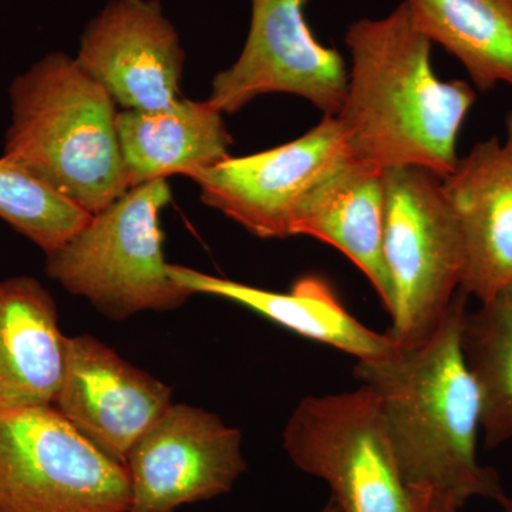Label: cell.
<instances>
[{
  "label": "cell",
  "instance_id": "obj_1",
  "mask_svg": "<svg viewBox=\"0 0 512 512\" xmlns=\"http://www.w3.org/2000/svg\"><path fill=\"white\" fill-rule=\"evenodd\" d=\"M468 295L457 292L436 330L419 345H396L357 360L355 377L377 399L406 483L458 508L471 498L507 497L500 476L477 457L483 406L461 350Z\"/></svg>",
  "mask_w": 512,
  "mask_h": 512
},
{
  "label": "cell",
  "instance_id": "obj_2",
  "mask_svg": "<svg viewBox=\"0 0 512 512\" xmlns=\"http://www.w3.org/2000/svg\"><path fill=\"white\" fill-rule=\"evenodd\" d=\"M352 66L340 126L352 156L380 170L419 167L437 177L453 173L457 141L476 92L463 80L443 82L431 66L429 37L400 3L380 19L346 30Z\"/></svg>",
  "mask_w": 512,
  "mask_h": 512
},
{
  "label": "cell",
  "instance_id": "obj_3",
  "mask_svg": "<svg viewBox=\"0 0 512 512\" xmlns=\"http://www.w3.org/2000/svg\"><path fill=\"white\" fill-rule=\"evenodd\" d=\"M3 160L97 214L130 190L116 103L74 57L50 53L10 86Z\"/></svg>",
  "mask_w": 512,
  "mask_h": 512
},
{
  "label": "cell",
  "instance_id": "obj_4",
  "mask_svg": "<svg viewBox=\"0 0 512 512\" xmlns=\"http://www.w3.org/2000/svg\"><path fill=\"white\" fill-rule=\"evenodd\" d=\"M171 198L167 178L130 188L46 255V275L113 322L181 308L192 293L171 279L160 222Z\"/></svg>",
  "mask_w": 512,
  "mask_h": 512
},
{
  "label": "cell",
  "instance_id": "obj_5",
  "mask_svg": "<svg viewBox=\"0 0 512 512\" xmlns=\"http://www.w3.org/2000/svg\"><path fill=\"white\" fill-rule=\"evenodd\" d=\"M383 258L393 289L390 338L419 345L456 298L466 264L443 178L419 167L384 170Z\"/></svg>",
  "mask_w": 512,
  "mask_h": 512
},
{
  "label": "cell",
  "instance_id": "obj_6",
  "mask_svg": "<svg viewBox=\"0 0 512 512\" xmlns=\"http://www.w3.org/2000/svg\"><path fill=\"white\" fill-rule=\"evenodd\" d=\"M284 448L303 473L330 488L342 512H420L404 480L375 394L306 396L293 410Z\"/></svg>",
  "mask_w": 512,
  "mask_h": 512
},
{
  "label": "cell",
  "instance_id": "obj_7",
  "mask_svg": "<svg viewBox=\"0 0 512 512\" xmlns=\"http://www.w3.org/2000/svg\"><path fill=\"white\" fill-rule=\"evenodd\" d=\"M127 468L52 404L0 410V512H128Z\"/></svg>",
  "mask_w": 512,
  "mask_h": 512
},
{
  "label": "cell",
  "instance_id": "obj_8",
  "mask_svg": "<svg viewBox=\"0 0 512 512\" xmlns=\"http://www.w3.org/2000/svg\"><path fill=\"white\" fill-rule=\"evenodd\" d=\"M338 117L262 153L227 157L190 177L201 201L261 239L292 237L296 212L323 180L352 158Z\"/></svg>",
  "mask_w": 512,
  "mask_h": 512
},
{
  "label": "cell",
  "instance_id": "obj_9",
  "mask_svg": "<svg viewBox=\"0 0 512 512\" xmlns=\"http://www.w3.org/2000/svg\"><path fill=\"white\" fill-rule=\"evenodd\" d=\"M308 0H251V25L237 62L212 80L210 100L235 114L256 97L292 94L336 116L348 89V66L322 45L305 18Z\"/></svg>",
  "mask_w": 512,
  "mask_h": 512
},
{
  "label": "cell",
  "instance_id": "obj_10",
  "mask_svg": "<svg viewBox=\"0 0 512 512\" xmlns=\"http://www.w3.org/2000/svg\"><path fill=\"white\" fill-rule=\"evenodd\" d=\"M128 512H174L228 494L247 470L242 433L217 414L171 403L124 461Z\"/></svg>",
  "mask_w": 512,
  "mask_h": 512
},
{
  "label": "cell",
  "instance_id": "obj_11",
  "mask_svg": "<svg viewBox=\"0 0 512 512\" xmlns=\"http://www.w3.org/2000/svg\"><path fill=\"white\" fill-rule=\"evenodd\" d=\"M74 59L126 110H163L183 99L185 53L160 0H110L84 29Z\"/></svg>",
  "mask_w": 512,
  "mask_h": 512
},
{
  "label": "cell",
  "instance_id": "obj_12",
  "mask_svg": "<svg viewBox=\"0 0 512 512\" xmlns=\"http://www.w3.org/2000/svg\"><path fill=\"white\" fill-rule=\"evenodd\" d=\"M173 403L170 386L92 335L67 336L52 406L106 456L124 464L134 444Z\"/></svg>",
  "mask_w": 512,
  "mask_h": 512
},
{
  "label": "cell",
  "instance_id": "obj_13",
  "mask_svg": "<svg viewBox=\"0 0 512 512\" xmlns=\"http://www.w3.org/2000/svg\"><path fill=\"white\" fill-rule=\"evenodd\" d=\"M464 247L461 289L485 302L512 286V111L505 137L477 143L443 178Z\"/></svg>",
  "mask_w": 512,
  "mask_h": 512
},
{
  "label": "cell",
  "instance_id": "obj_14",
  "mask_svg": "<svg viewBox=\"0 0 512 512\" xmlns=\"http://www.w3.org/2000/svg\"><path fill=\"white\" fill-rule=\"evenodd\" d=\"M383 225L384 171L352 157L305 198L293 220L292 237L319 239L342 252L366 276L392 315Z\"/></svg>",
  "mask_w": 512,
  "mask_h": 512
},
{
  "label": "cell",
  "instance_id": "obj_15",
  "mask_svg": "<svg viewBox=\"0 0 512 512\" xmlns=\"http://www.w3.org/2000/svg\"><path fill=\"white\" fill-rule=\"evenodd\" d=\"M171 279L195 293L217 296L244 306L296 335L342 350L357 360L376 359L396 346L389 332L377 333L345 308L320 276H303L289 292L266 291L229 279L202 274L187 266H168Z\"/></svg>",
  "mask_w": 512,
  "mask_h": 512
},
{
  "label": "cell",
  "instance_id": "obj_16",
  "mask_svg": "<svg viewBox=\"0 0 512 512\" xmlns=\"http://www.w3.org/2000/svg\"><path fill=\"white\" fill-rule=\"evenodd\" d=\"M66 338L55 299L37 279L0 281V410L52 404Z\"/></svg>",
  "mask_w": 512,
  "mask_h": 512
},
{
  "label": "cell",
  "instance_id": "obj_17",
  "mask_svg": "<svg viewBox=\"0 0 512 512\" xmlns=\"http://www.w3.org/2000/svg\"><path fill=\"white\" fill-rule=\"evenodd\" d=\"M116 130L130 188L174 174L190 177L231 156L234 143L224 113L210 100L124 110L117 113Z\"/></svg>",
  "mask_w": 512,
  "mask_h": 512
},
{
  "label": "cell",
  "instance_id": "obj_18",
  "mask_svg": "<svg viewBox=\"0 0 512 512\" xmlns=\"http://www.w3.org/2000/svg\"><path fill=\"white\" fill-rule=\"evenodd\" d=\"M414 25L463 64L481 92L512 89V0H403Z\"/></svg>",
  "mask_w": 512,
  "mask_h": 512
},
{
  "label": "cell",
  "instance_id": "obj_19",
  "mask_svg": "<svg viewBox=\"0 0 512 512\" xmlns=\"http://www.w3.org/2000/svg\"><path fill=\"white\" fill-rule=\"evenodd\" d=\"M461 350L480 390L485 448L512 439V286L467 312Z\"/></svg>",
  "mask_w": 512,
  "mask_h": 512
},
{
  "label": "cell",
  "instance_id": "obj_20",
  "mask_svg": "<svg viewBox=\"0 0 512 512\" xmlns=\"http://www.w3.org/2000/svg\"><path fill=\"white\" fill-rule=\"evenodd\" d=\"M0 218L47 255L66 244L92 215L0 158Z\"/></svg>",
  "mask_w": 512,
  "mask_h": 512
},
{
  "label": "cell",
  "instance_id": "obj_21",
  "mask_svg": "<svg viewBox=\"0 0 512 512\" xmlns=\"http://www.w3.org/2000/svg\"><path fill=\"white\" fill-rule=\"evenodd\" d=\"M419 501L420 512H460L456 504L437 491L429 488H414Z\"/></svg>",
  "mask_w": 512,
  "mask_h": 512
},
{
  "label": "cell",
  "instance_id": "obj_22",
  "mask_svg": "<svg viewBox=\"0 0 512 512\" xmlns=\"http://www.w3.org/2000/svg\"><path fill=\"white\" fill-rule=\"evenodd\" d=\"M319 512H342L339 510L338 505L335 504V501L330 500L328 504L325 505V507L322 508Z\"/></svg>",
  "mask_w": 512,
  "mask_h": 512
},
{
  "label": "cell",
  "instance_id": "obj_23",
  "mask_svg": "<svg viewBox=\"0 0 512 512\" xmlns=\"http://www.w3.org/2000/svg\"><path fill=\"white\" fill-rule=\"evenodd\" d=\"M503 512H512V500L510 497H505L500 503Z\"/></svg>",
  "mask_w": 512,
  "mask_h": 512
}]
</instances>
